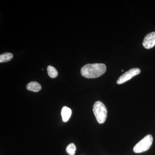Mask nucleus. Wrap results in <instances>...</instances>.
<instances>
[{"label": "nucleus", "instance_id": "f257e3e1", "mask_svg": "<svg viewBox=\"0 0 155 155\" xmlns=\"http://www.w3.org/2000/svg\"><path fill=\"white\" fill-rule=\"evenodd\" d=\"M106 70L107 67L104 64H87L81 68V73L86 78H95L104 74Z\"/></svg>", "mask_w": 155, "mask_h": 155}, {"label": "nucleus", "instance_id": "f03ea898", "mask_svg": "<svg viewBox=\"0 0 155 155\" xmlns=\"http://www.w3.org/2000/svg\"><path fill=\"white\" fill-rule=\"evenodd\" d=\"M93 111L97 122L103 124L105 122L107 115V111L105 106L102 102L97 101L94 103Z\"/></svg>", "mask_w": 155, "mask_h": 155}, {"label": "nucleus", "instance_id": "7ed1b4c3", "mask_svg": "<svg viewBox=\"0 0 155 155\" xmlns=\"http://www.w3.org/2000/svg\"><path fill=\"white\" fill-rule=\"evenodd\" d=\"M153 141L152 136L150 134L146 136L136 144L133 148L134 152L135 153H141L146 151L151 146Z\"/></svg>", "mask_w": 155, "mask_h": 155}, {"label": "nucleus", "instance_id": "20e7f679", "mask_svg": "<svg viewBox=\"0 0 155 155\" xmlns=\"http://www.w3.org/2000/svg\"><path fill=\"white\" fill-rule=\"evenodd\" d=\"M140 72V69L139 68H135L130 69L119 77L117 80V83L119 84L124 83L136 75H138Z\"/></svg>", "mask_w": 155, "mask_h": 155}, {"label": "nucleus", "instance_id": "39448f33", "mask_svg": "<svg viewBox=\"0 0 155 155\" xmlns=\"http://www.w3.org/2000/svg\"><path fill=\"white\" fill-rule=\"evenodd\" d=\"M143 45L145 48L149 49L155 45V32H151L145 37Z\"/></svg>", "mask_w": 155, "mask_h": 155}, {"label": "nucleus", "instance_id": "423d86ee", "mask_svg": "<svg viewBox=\"0 0 155 155\" xmlns=\"http://www.w3.org/2000/svg\"><path fill=\"white\" fill-rule=\"evenodd\" d=\"M72 115V110L68 107H63L61 110V116L64 122H67L70 119Z\"/></svg>", "mask_w": 155, "mask_h": 155}, {"label": "nucleus", "instance_id": "0eeeda50", "mask_svg": "<svg viewBox=\"0 0 155 155\" xmlns=\"http://www.w3.org/2000/svg\"><path fill=\"white\" fill-rule=\"evenodd\" d=\"M26 88L28 91L38 92L41 89V84L36 81H31L26 86Z\"/></svg>", "mask_w": 155, "mask_h": 155}, {"label": "nucleus", "instance_id": "6e6552de", "mask_svg": "<svg viewBox=\"0 0 155 155\" xmlns=\"http://www.w3.org/2000/svg\"><path fill=\"white\" fill-rule=\"evenodd\" d=\"M13 58L12 53H5L0 55V63H6L11 61Z\"/></svg>", "mask_w": 155, "mask_h": 155}, {"label": "nucleus", "instance_id": "1a4fd4ad", "mask_svg": "<svg viewBox=\"0 0 155 155\" xmlns=\"http://www.w3.org/2000/svg\"><path fill=\"white\" fill-rule=\"evenodd\" d=\"M47 71L49 76L54 78L58 77V73L57 69L52 66H48L47 67Z\"/></svg>", "mask_w": 155, "mask_h": 155}, {"label": "nucleus", "instance_id": "9d476101", "mask_svg": "<svg viewBox=\"0 0 155 155\" xmlns=\"http://www.w3.org/2000/svg\"><path fill=\"white\" fill-rule=\"evenodd\" d=\"M76 150L75 145L74 143H71L67 147L66 151L69 155H74L75 154Z\"/></svg>", "mask_w": 155, "mask_h": 155}, {"label": "nucleus", "instance_id": "9b49d317", "mask_svg": "<svg viewBox=\"0 0 155 155\" xmlns=\"http://www.w3.org/2000/svg\"><path fill=\"white\" fill-rule=\"evenodd\" d=\"M122 72H123V71H124V70H122Z\"/></svg>", "mask_w": 155, "mask_h": 155}]
</instances>
